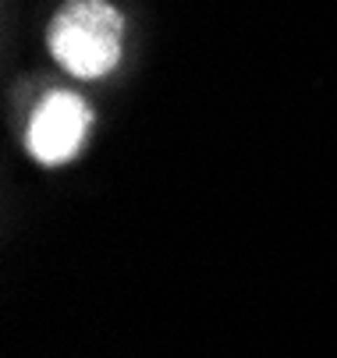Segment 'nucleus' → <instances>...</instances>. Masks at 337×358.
Here are the masks:
<instances>
[{
	"label": "nucleus",
	"instance_id": "nucleus-1",
	"mask_svg": "<svg viewBox=\"0 0 337 358\" xmlns=\"http://www.w3.org/2000/svg\"><path fill=\"white\" fill-rule=\"evenodd\" d=\"M124 22L107 0H71L50 22V54L78 78H100L121 57Z\"/></svg>",
	"mask_w": 337,
	"mask_h": 358
},
{
	"label": "nucleus",
	"instance_id": "nucleus-2",
	"mask_svg": "<svg viewBox=\"0 0 337 358\" xmlns=\"http://www.w3.org/2000/svg\"><path fill=\"white\" fill-rule=\"evenodd\" d=\"M89 124L92 114L75 92H50L29 121V135H25L29 152L46 167L68 164L82 149Z\"/></svg>",
	"mask_w": 337,
	"mask_h": 358
}]
</instances>
